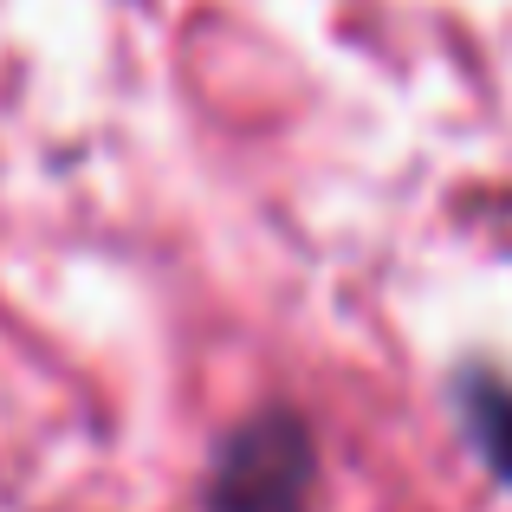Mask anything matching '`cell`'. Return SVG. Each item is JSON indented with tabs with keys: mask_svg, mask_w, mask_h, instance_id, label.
Wrapping results in <instances>:
<instances>
[{
	"mask_svg": "<svg viewBox=\"0 0 512 512\" xmlns=\"http://www.w3.org/2000/svg\"><path fill=\"white\" fill-rule=\"evenodd\" d=\"M312 480H318L312 428L292 409H266L221 435L208 461L201 512H312Z\"/></svg>",
	"mask_w": 512,
	"mask_h": 512,
	"instance_id": "1",
	"label": "cell"
},
{
	"mask_svg": "<svg viewBox=\"0 0 512 512\" xmlns=\"http://www.w3.org/2000/svg\"><path fill=\"white\" fill-rule=\"evenodd\" d=\"M461 415H467V441L493 461V474L512 480V389L493 383V376H467Z\"/></svg>",
	"mask_w": 512,
	"mask_h": 512,
	"instance_id": "2",
	"label": "cell"
}]
</instances>
